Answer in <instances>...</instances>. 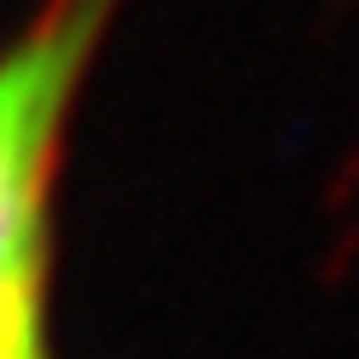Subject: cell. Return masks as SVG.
Listing matches in <instances>:
<instances>
[{"label":"cell","mask_w":359,"mask_h":359,"mask_svg":"<svg viewBox=\"0 0 359 359\" xmlns=\"http://www.w3.org/2000/svg\"><path fill=\"white\" fill-rule=\"evenodd\" d=\"M99 29V0H70L47 29L0 58V284L41 266V191L76 70Z\"/></svg>","instance_id":"1"},{"label":"cell","mask_w":359,"mask_h":359,"mask_svg":"<svg viewBox=\"0 0 359 359\" xmlns=\"http://www.w3.org/2000/svg\"><path fill=\"white\" fill-rule=\"evenodd\" d=\"M0 359H41V266L0 284Z\"/></svg>","instance_id":"2"}]
</instances>
